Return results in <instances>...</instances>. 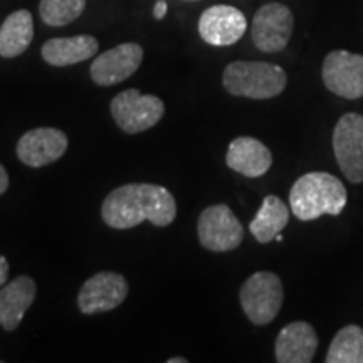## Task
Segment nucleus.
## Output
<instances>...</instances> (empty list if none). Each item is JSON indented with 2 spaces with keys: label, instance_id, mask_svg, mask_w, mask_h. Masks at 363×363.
Instances as JSON below:
<instances>
[{
  "label": "nucleus",
  "instance_id": "1",
  "mask_svg": "<svg viewBox=\"0 0 363 363\" xmlns=\"http://www.w3.org/2000/svg\"><path fill=\"white\" fill-rule=\"evenodd\" d=\"M101 217L111 229H133L142 222L167 227L177 217L170 190L155 184H128L110 192L101 206Z\"/></svg>",
  "mask_w": 363,
  "mask_h": 363
},
{
  "label": "nucleus",
  "instance_id": "2",
  "mask_svg": "<svg viewBox=\"0 0 363 363\" xmlns=\"http://www.w3.org/2000/svg\"><path fill=\"white\" fill-rule=\"evenodd\" d=\"M348 194L338 177L326 172H308L289 190V208L303 222L321 216H340L347 207Z\"/></svg>",
  "mask_w": 363,
  "mask_h": 363
},
{
  "label": "nucleus",
  "instance_id": "3",
  "mask_svg": "<svg viewBox=\"0 0 363 363\" xmlns=\"http://www.w3.org/2000/svg\"><path fill=\"white\" fill-rule=\"evenodd\" d=\"M222 84L233 96L271 99L283 93L288 76L283 67L271 62L234 61L224 69Z\"/></svg>",
  "mask_w": 363,
  "mask_h": 363
},
{
  "label": "nucleus",
  "instance_id": "4",
  "mask_svg": "<svg viewBox=\"0 0 363 363\" xmlns=\"http://www.w3.org/2000/svg\"><path fill=\"white\" fill-rule=\"evenodd\" d=\"M284 289L281 278L271 271H259L249 276L239 291V301L252 325H269L281 311Z\"/></svg>",
  "mask_w": 363,
  "mask_h": 363
},
{
  "label": "nucleus",
  "instance_id": "5",
  "mask_svg": "<svg viewBox=\"0 0 363 363\" xmlns=\"http://www.w3.org/2000/svg\"><path fill=\"white\" fill-rule=\"evenodd\" d=\"M165 115V104L155 94L126 89L111 101V116L125 133L136 135L153 128Z\"/></svg>",
  "mask_w": 363,
  "mask_h": 363
},
{
  "label": "nucleus",
  "instance_id": "6",
  "mask_svg": "<svg viewBox=\"0 0 363 363\" xmlns=\"http://www.w3.org/2000/svg\"><path fill=\"white\" fill-rule=\"evenodd\" d=\"M199 240L207 251L227 252L240 246L244 227L225 203H216L203 208L197 222Z\"/></svg>",
  "mask_w": 363,
  "mask_h": 363
},
{
  "label": "nucleus",
  "instance_id": "7",
  "mask_svg": "<svg viewBox=\"0 0 363 363\" xmlns=\"http://www.w3.org/2000/svg\"><path fill=\"white\" fill-rule=\"evenodd\" d=\"M333 152L340 170L352 184L363 182V116L345 113L333 130Z\"/></svg>",
  "mask_w": 363,
  "mask_h": 363
},
{
  "label": "nucleus",
  "instance_id": "8",
  "mask_svg": "<svg viewBox=\"0 0 363 363\" xmlns=\"http://www.w3.org/2000/svg\"><path fill=\"white\" fill-rule=\"evenodd\" d=\"M128 291V281L123 274L113 271L96 272L81 286L78 308L83 315L88 316L111 311L125 301Z\"/></svg>",
  "mask_w": 363,
  "mask_h": 363
},
{
  "label": "nucleus",
  "instance_id": "9",
  "mask_svg": "<svg viewBox=\"0 0 363 363\" xmlns=\"http://www.w3.org/2000/svg\"><path fill=\"white\" fill-rule=\"evenodd\" d=\"M294 17L289 7L271 2L262 6L252 19V43L262 52H281L293 35Z\"/></svg>",
  "mask_w": 363,
  "mask_h": 363
},
{
  "label": "nucleus",
  "instance_id": "10",
  "mask_svg": "<svg viewBox=\"0 0 363 363\" xmlns=\"http://www.w3.org/2000/svg\"><path fill=\"white\" fill-rule=\"evenodd\" d=\"M323 83L326 89L345 99L363 96V56L345 49L330 52L323 61Z\"/></svg>",
  "mask_w": 363,
  "mask_h": 363
},
{
  "label": "nucleus",
  "instance_id": "11",
  "mask_svg": "<svg viewBox=\"0 0 363 363\" xmlns=\"http://www.w3.org/2000/svg\"><path fill=\"white\" fill-rule=\"evenodd\" d=\"M143 62V48L136 43H123L99 54L89 67L91 79L108 88L133 76Z\"/></svg>",
  "mask_w": 363,
  "mask_h": 363
},
{
  "label": "nucleus",
  "instance_id": "12",
  "mask_svg": "<svg viewBox=\"0 0 363 363\" xmlns=\"http://www.w3.org/2000/svg\"><path fill=\"white\" fill-rule=\"evenodd\" d=\"M247 30L246 16L233 6H212L199 19V34L207 44L216 48L233 45L242 39Z\"/></svg>",
  "mask_w": 363,
  "mask_h": 363
},
{
  "label": "nucleus",
  "instance_id": "13",
  "mask_svg": "<svg viewBox=\"0 0 363 363\" xmlns=\"http://www.w3.org/2000/svg\"><path fill=\"white\" fill-rule=\"evenodd\" d=\"M67 136L57 128H34L21 136L17 142V157L27 167L40 169L51 165L67 150Z\"/></svg>",
  "mask_w": 363,
  "mask_h": 363
},
{
  "label": "nucleus",
  "instance_id": "14",
  "mask_svg": "<svg viewBox=\"0 0 363 363\" xmlns=\"http://www.w3.org/2000/svg\"><path fill=\"white\" fill-rule=\"evenodd\" d=\"M225 163L230 170L257 179L267 174L272 165V153L264 143L252 136H238L227 148Z\"/></svg>",
  "mask_w": 363,
  "mask_h": 363
},
{
  "label": "nucleus",
  "instance_id": "15",
  "mask_svg": "<svg viewBox=\"0 0 363 363\" xmlns=\"http://www.w3.org/2000/svg\"><path fill=\"white\" fill-rule=\"evenodd\" d=\"M318 350V335L306 321H293L279 331L274 345L276 362L310 363Z\"/></svg>",
  "mask_w": 363,
  "mask_h": 363
},
{
  "label": "nucleus",
  "instance_id": "16",
  "mask_svg": "<svg viewBox=\"0 0 363 363\" xmlns=\"http://www.w3.org/2000/svg\"><path fill=\"white\" fill-rule=\"evenodd\" d=\"M38 288L33 278L19 276L0 288V326L6 331L17 330L27 310L33 306Z\"/></svg>",
  "mask_w": 363,
  "mask_h": 363
},
{
  "label": "nucleus",
  "instance_id": "17",
  "mask_svg": "<svg viewBox=\"0 0 363 363\" xmlns=\"http://www.w3.org/2000/svg\"><path fill=\"white\" fill-rule=\"evenodd\" d=\"M99 43L89 34L74 35V38H56L44 43L40 54L48 65L56 67H66L88 61L96 56Z\"/></svg>",
  "mask_w": 363,
  "mask_h": 363
},
{
  "label": "nucleus",
  "instance_id": "18",
  "mask_svg": "<svg viewBox=\"0 0 363 363\" xmlns=\"http://www.w3.org/2000/svg\"><path fill=\"white\" fill-rule=\"evenodd\" d=\"M34 39L33 13L26 9L12 12L0 26V56L12 59L24 54Z\"/></svg>",
  "mask_w": 363,
  "mask_h": 363
},
{
  "label": "nucleus",
  "instance_id": "19",
  "mask_svg": "<svg viewBox=\"0 0 363 363\" xmlns=\"http://www.w3.org/2000/svg\"><path fill=\"white\" fill-rule=\"evenodd\" d=\"M289 222V208L276 195H266L259 211L249 224V230L257 242L267 244L283 233Z\"/></svg>",
  "mask_w": 363,
  "mask_h": 363
},
{
  "label": "nucleus",
  "instance_id": "20",
  "mask_svg": "<svg viewBox=\"0 0 363 363\" xmlns=\"http://www.w3.org/2000/svg\"><path fill=\"white\" fill-rule=\"evenodd\" d=\"M326 363H363V328L347 325L331 340Z\"/></svg>",
  "mask_w": 363,
  "mask_h": 363
},
{
  "label": "nucleus",
  "instance_id": "21",
  "mask_svg": "<svg viewBox=\"0 0 363 363\" xmlns=\"http://www.w3.org/2000/svg\"><path fill=\"white\" fill-rule=\"evenodd\" d=\"M86 9V0H40L39 13L44 24L62 27L76 21Z\"/></svg>",
  "mask_w": 363,
  "mask_h": 363
},
{
  "label": "nucleus",
  "instance_id": "22",
  "mask_svg": "<svg viewBox=\"0 0 363 363\" xmlns=\"http://www.w3.org/2000/svg\"><path fill=\"white\" fill-rule=\"evenodd\" d=\"M167 11H169V6H167L165 0H158L155 7H153V16H155V19L162 21L167 16Z\"/></svg>",
  "mask_w": 363,
  "mask_h": 363
},
{
  "label": "nucleus",
  "instance_id": "23",
  "mask_svg": "<svg viewBox=\"0 0 363 363\" xmlns=\"http://www.w3.org/2000/svg\"><path fill=\"white\" fill-rule=\"evenodd\" d=\"M9 278V261L4 256H0V288L7 283Z\"/></svg>",
  "mask_w": 363,
  "mask_h": 363
},
{
  "label": "nucleus",
  "instance_id": "24",
  "mask_svg": "<svg viewBox=\"0 0 363 363\" xmlns=\"http://www.w3.org/2000/svg\"><path fill=\"white\" fill-rule=\"evenodd\" d=\"M7 189H9V175L6 169H4L2 163H0V195L6 194Z\"/></svg>",
  "mask_w": 363,
  "mask_h": 363
},
{
  "label": "nucleus",
  "instance_id": "25",
  "mask_svg": "<svg viewBox=\"0 0 363 363\" xmlns=\"http://www.w3.org/2000/svg\"><path fill=\"white\" fill-rule=\"evenodd\" d=\"M169 363H187V360H185L184 357H179V358H169V360H167Z\"/></svg>",
  "mask_w": 363,
  "mask_h": 363
},
{
  "label": "nucleus",
  "instance_id": "26",
  "mask_svg": "<svg viewBox=\"0 0 363 363\" xmlns=\"http://www.w3.org/2000/svg\"><path fill=\"white\" fill-rule=\"evenodd\" d=\"M190 2H194V0H190Z\"/></svg>",
  "mask_w": 363,
  "mask_h": 363
}]
</instances>
